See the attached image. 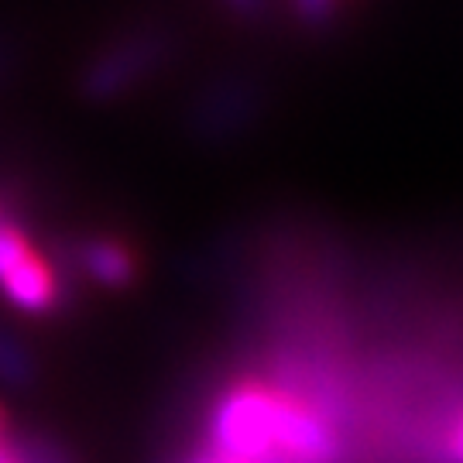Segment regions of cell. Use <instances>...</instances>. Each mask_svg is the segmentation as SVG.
Segmentation results:
<instances>
[{
  "mask_svg": "<svg viewBox=\"0 0 463 463\" xmlns=\"http://www.w3.org/2000/svg\"><path fill=\"white\" fill-rule=\"evenodd\" d=\"M203 447L241 463H336L340 426L292 371H248L213 395Z\"/></svg>",
  "mask_w": 463,
  "mask_h": 463,
  "instance_id": "1",
  "label": "cell"
},
{
  "mask_svg": "<svg viewBox=\"0 0 463 463\" xmlns=\"http://www.w3.org/2000/svg\"><path fill=\"white\" fill-rule=\"evenodd\" d=\"M17 210V199L0 189V296L21 313L52 316L62 306V279Z\"/></svg>",
  "mask_w": 463,
  "mask_h": 463,
  "instance_id": "2",
  "label": "cell"
},
{
  "mask_svg": "<svg viewBox=\"0 0 463 463\" xmlns=\"http://www.w3.org/2000/svg\"><path fill=\"white\" fill-rule=\"evenodd\" d=\"M168 59V38L151 24L128 28L103 42L80 69L76 93L93 103L128 97L137 86L151 80Z\"/></svg>",
  "mask_w": 463,
  "mask_h": 463,
  "instance_id": "3",
  "label": "cell"
},
{
  "mask_svg": "<svg viewBox=\"0 0 463 463\" xmlns=\"http://www.w3.org/2000/svg\"><path fill=\"white\" fill-rule=\"evenodd\" d=\"M76 265L83 268L90 279L107 288H128L137 281L141 271V254L131 248V241L114 237V233H90L76 244Z\"/></svg>",
  "mask_w": 463,
  "mask_h": 463,
  "instance_id": "4",
  "label": "cell"
},
{
  "mask_svg": "<svg viewBox=\"0 0 463 463\" xmlns=\"http://www.w3.org/2000/svg\"><path fill=\"white\" fill-rule=\"evenodd\" d=\"M250 93L244 83H220L210 93H203V110H199V124L203 128H233L244 120V107L250 103Z\"/></svg>",
  "mask_w": 463,
  "mask_h": 463,
  "instance_id": "5",
  "label": "cell"
},
{
  "mask_svg": "<svg viewBox=\"0 0 463 463\" xmlns=\"http://www.w3.org/2000/svg\"><path fill=\"white\" fill-rule=\"evenodd\" d=\"M439 449H443V460L447 463H463V409L447 422Z\"/></svg>",
  "mask_w": 463,
  "mask_h": 463,
  "instance_id": "6",
  "label": "cell"
},
{
  "mask_svg": "<svg viewBox=\"0 0 463 463\" xmlns=\"http://www.w3.org/2000/svg\"><path fill=\"white\" fill-rule=\"evenodd\" d=\"M237 17H261L268 7V0H223Z\"/></svg>",
  "mask_w": 463,
  "mask_h": 463,
  "instance_id": "7",
  "label": "cell"
},
{
  "mask_svg": "<svg viewBox=\"0 0 463 463\" xmlns=\"http://www.w3.org/2000/svg\"><path fill=\"white\" fill-rule=\"evenodd\" d=\"M185 463H241V460H231V457H220V453H213V449H199V453H193Z\"/></svg>",
  "mask_w": 463,
  "mask_h": 463,
  "instance_id": "8",
  "label": "cell"
},
{
  "mask_svg": "<svg viewBox=\"0 0 463 463\" xmlns=\"http://www.w3.org/2000/svg\"><path fill=\"white\" fill-rule=\"evenodd\" d=\"M0 463H28V457L21 453L17 447H7V443H0Z\"/></svg>",
  "mask_w": 463,
  "mask_h": 463,
  "instance_id": "9",
  "label": "cell"
}]
</instances>
